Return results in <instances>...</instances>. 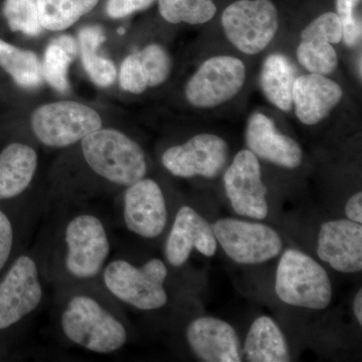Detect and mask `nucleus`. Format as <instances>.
Here are the masks:
<instances>
[{
    "label": "nucleus",
    "mask_w": 362,
    "mask_h": 362,
    "mask_svg": "<svg viewBox=\"0 0 362 362\" xmlns=\"http://www.w3.org/2000/svg\"><path fill=\"white\" fill-rule=\"evenodd\" d=\"M39 156L23 142H11L0 150V202L16 201L32 194Z\"/></svg>",
    "instance_id": "obj_21"
},
{
    "label": "nucleus",
    "mask_w": 362,
    "mask_h": 362,
    "mask_svg": "<svg viewBox=\"0 0 362 362\" xmlns=\"http://www.w3.org/2000/svg\"><path fill=\"white\" fill-rule=\"evenodd\" d=\"M230 156L223 138L201 133L182 144L164 150L161 164L171 175L180 178L204 177L213 180L225 170Z\"/></svg>",
    "instance_id": "obj_12"
},
{
    "label": "nucleus",
    "mask_w": 362,
    "mask_h": 362,
    "mask_svg": "<svg viewBox=\"0 0 362 362\" xmlns=\"http://www.w3.org/2000/svg\"><path fill=\"white\" fill-rule=\"evenodd\" d=\"M317 256L343 274L362 270V223L339 218L325 221L317 238Z\"/></svg>",
    "instance_id": "obj_18"
},
{
    "label": "nucleus",
    "mask_w": 362,
    "mask_h": 362,
    "mask_svg": "<svg viewBox=\"0 0 362 362\" xmlns=\"http://www.w3.org/2000/svg\"><path fill=\"white\" fill-rule=\"evenodd\" d=\"M115 240L111 221L90 202H61L45 209L33 246L54 289L100 280Z\"/></svg>",
    "instance_id": "obj_1"
},
{
    "label": "nucleus",
    "mask_w": 362,
    "mask_h": 362,
    "mask_svg": "<svg viewBox=\"0 0 362 362\" xmlns=\"http://www.w3.org/2000/svg\"><path fill=\"white\" fill-rule=\"evenodd\" d=\"M223 187L233 211L255 221L269 214L268 188L263 180L259 158L249 149L235 154L223 173Z\"/></svg>",
    "instance_id": "obj_14"
},
{
    "label": "nucleus",
    "mask_w": 362,
    "mask_h": 362,
    "mask_svg": "<svg viewBox=\"0 0 362 362\" xmlns=\"http://www.w3.org/2000/svg\"><path fill=\"white\" fill-rule=\"evenodd\" d=\"M297 77V69L291 59L283 54H272L262 65L259 86L272 105L279 110L289 112L293 107V85Z\"/></svg>",
    "instance_id": "obj_23"
},
{
    "label": "nucleus",
    "mask_w": 362,
    "mask_h": 362,
    "mask_svg": "<svg viewBox=\"0 0 362 362\" xmlns=\"http://www.w3.org/2000/svg\"><path fill=\"white\" fill-rule=\"evenodd\" d=\"M342 98L341 86L327 76L314 73L298 76L293 85L295 114L304 125L320 123L334 110Z\"/></svg>",
    "instance_id": "obj_20"
},
{
    "label": "nucleus",
    "mask_w": 362,
    "mask_h": 362,
    "mask_svg": "<svg viewBox=\"0 0 362 362\" xmlns=\"http://www.w3.org/2000/svg\"><path fill=\"white\" fill-rule=\"evenodd\" d=\"M163 239V259L173 269L182 268L194 250L206 257L218 251L213 226L189 204L178 206Z\"/></svg>",
    "instance_id": "obj_15"
},
{
    "label": "nucleus",
    "mask_w": 362,
    "mask_h": 362,
    "mask_svg": "<svg viewBox=\"0 0 362 362\" xmlns=\"http://www.w3.org/2000/svg\"><path fill=\"white\" fill-rule=\"evenodd\" d=\"M169 266L164 259L150 258L138 263L125 256L114 255L105 265L100 284L122 306L133 310H162L169 303Z\"/></svg>",
    "instance_id": "obj_5"
},
{
    "label": "nucleus",
    "mask_w": 362,
    "mask_h": 362,
    "mask_svg": "<svg viewBox=\"0 0 362 362\" xmlns=\"http://www.w3.org/2000/svg\"><path fill=\"white\" fill-rule=\"evenodd\" d=\"M156 0H109L107 13L112 18H122L137 11H144Z\"/></svg>",
    "instance_id": "obj_33"
},
{
    "label": "nucleus",
    "mask_w": 362,
    "mask_h": 362,
    "mask_svg": "<svg viewBox=\"0 0 362 362\" xmlns=\"http://www.w3.org/2000/svg\"><path fill=\"white\" fill-rule=\"evenodd\" d=\"M120 85L122 89L132 94H141L148 88L140 71L136 52L123 61L120 70Z\"/></svg>",
    "instance_id": "obj_32"
},
{
    "label": "nucleus",
    "mask_w": 362,
    "mask_h": 362,
    "mask_svg": "<svg viewBox=\"0 0 362 362\" xmlns=\"http://www.w3.org/2000/svg\"><path fill=\"white\" fill-rule=\"evenodd\" d=\"M159 13L170 23L204 25L216 16L214 0H158Z\"/></svg>",
    "instance_id": "obj_27"
},
{
    "label": "nucleus",
    "mask_w": 362,
    "mask_h": 362,
    "mask_svg": "<svg viewBox=\"0 0 362 362\" xmlns=\"http://www.w3.org/2000/svg\"><path fill=\"white\" fill-rule=\"evenodd\" d=\"M246 81L244 62L233 56L207 59L187 82L185 97L192 106L214 108L239 94Z\"/></svg>",
    "instance_id": "obj_11"
},
{
    "label": "nucleus",
    "mask_w": 362,
    "mask_h": 362,
    "mask_svg": "<svg viewBox=\"0 0 362 362\" xmlns=\"http://www.w3.org/2000/svg\"><path fill=\"white\" fill-rule=\"evenodd\" d=\"M75 57L64 49L54 40H52L45 52L42 63V77L54 88L61 93L69 90L68 70Z\"/></svg>",
    "instance_id": "obj_30"
},
{
    "label": "nucleus",
    "mask_w": 362,
    "mask_h": 362,
    "mask_svg": "<svg viewBox=\"0 0 362 362\" xmlns=\"http://www.w3.org/2000/svg\"><path fill=\"white\" fill-rule=\"evenodd\" d=\"M125 30H123V28H120V30H118V33H120V35H122Z\"/></svg>",
    "instance_id": "obj_36"
},
{
    "label": "nucleus",
    "mask_w": 362,
    "mask_h": 362,
    "mask_svg": "<svg viewBox=\"0 0 362 362\" xmlns=\"http://www.w3.org/2000/svg\"><path fill=\"white\" fill-rule=\"evenodd\" d=\"M342 40V26L337 14L328 11L317 16L300 35L296 56L309 73L327 76L338 66L334 45Z\"/></svg>",
    "instance_id": "obj_16"
},
{
    "label": "nucleus",
    "mask_w": 362,
    "mask_h": 362,
    "mask_svg": "<svg viewBox=\"0 0 362 362\" xmlns=\"http://www.w3.org/2000/svg\"><path fill=\"white\" fill-rule=\"evenodd\" d=\"M247 149L258 158L286 169H296L303 161V150L296 140L279 132L275 122L265 114L255 112L247 120Z\"/></svg>",
    "instance_id": "obj_19"
},
{
    "label": "nucleus",
    "mask_w": 362,
    "mask_h": 362,
    "mask_svg": "<svg viewBox=\"0 0 362 362\" xmlns=\"http://www.w3.org/2000/svg\"><path fill=\"white\" fill-rule=\"evenodd\" d=\"M54 321L66 344L93 354H116L130 341L122 305L99 281L54 289Z\"/></svg>",
    "instance_id": "obj_2"
},
{
    "label": "nucleus",
    "mask_w": 362,
    "mask_h": 362,
    "mask_svg": "<svg viewBox=\"0 0 362 362\" xmlns=\"http://www.w3.org/2000/svg\"><path fill=\"white\" fill-rule=\"evenodd\" d=\"M0 66L21 87L33 89L42 84V65L37 57L33 52L18 49L2 40H0Z\"/></svg>",
    "instance_id": "obj_25"
},
{
    "label": "nucleus",
    "mask_w": 362,
    "mask_h": 362,
    "mask_svg": "<svg viewBox=\"0 0 362 362\" xmlns=\"http://www.w3.org/2000/svg\"><path fill=\"white\" fill-rule=\"evenodd\" d=\"M83 65L90 80L99 87H109L115 82L116 66L111 59L98 54L105 35L99 26H87L78 33Z\"/></svg>",
    "instance_id": "obj_24"
},
{
    "label": "nucleus",
    "mask_w": 362,
    "mask_h": 362,
    "mask_svg": "<svg viewBox=\"0 0 362 362\" xmlns=\"http://www.w3.org/2000/svg\"><path fill=\"white\" fill-rule=\"evenodd\" d=\"M213 228L218 245L240 265L266 263L278 257L284 247L280 233L265 223L223 218Z\"/></svg>",
    "instance_id": "obj_9"
},
{
    "label": "nucleus",
    "mask_w": 362,
    "mask_h": 362,
    "mask_svg": "<svg viewBox=\"0 0 362 362\" xmlns=\"http://www.w3.org/2000/svg\"><path fill=\"white\" fill-rule=\"evenodd\" d=\"M221 25L235 49L254 56L275 39L280 25L278 8L272 0H237L223 11Z\"/></svg>",
    "instance_id": "obj_8"
},
{
    "label": "nucleus",
    "mask_w": 362,
    "mask_h": 362,
    "mask_svg": "<svg viewBox=\"0 0 362 362\" xmlns=\"http://www.w3.org/2000/svg\"><path fill=\"white\" fill-rule=\"evenodd\" d=\"M243 356L250 362L291 361L284 333L270 316H259L247 331Z\"/></svg>",
    "instance_id": "obj_22"
},
{
    "label": "nucleus",
    "mask_w": 362,
    "mask_h": 362,
    "mask_svg": "<svg viewBox=\"0 0 362 362\" xmlns=\"http://www.w3.org/2000/svg\"><path fill=\"white\" fill-rule=\"evenodd\" d=\"M32 128L37 139L45 146L65 148L101 129L102 119L86 105L57 102L45 105L35 112Z\"/></svg>",
    "instance_id": "obj_10"
},
{
    "label": "nucleus",
    "mask_w": 362,
    "mask_h": 362,
    "mask_svg": "<svg viewBox=\"0 0 362 362\" xmlns=\"http://www.w3.org/2000/svg\"><path fill=\"white\" fill-rule=\"evenodd\" d=\"M345 216L347 220L362 223V192H358L352 195L345 204Z\"/></svg>",
    "instance_id": "obj_34"
},
{
    "label": "nucleus",
    "mask_w": 362,
    "mask_h": 362,
    "mask_svg": "<svg viewBox=\"0 0 362 362\" xmlns=\"http://www.w3.org/2000/svg\"><path fill=\"white\" fill-rule=\"evenodd\" d=\"M354 314L357 323L362 325V289L358 290L354 300Z\"/></svg>",
    "instance_id": "obj_35"
},
{
    "label": "nucleus",
    "mask_w": 362,
    "mask_h": 362,
    "mask_svg": "<svg viewBox=\"0 0 362 362\" xmlns=\"http://www.w3.org/2000/svg\"><path fill=\"white\" fill-rule=\"evenodd\" d=\"M147 87L153 88L163 84L170 75L171 62L168 51L161 45L152 44L140 52H136Z\"/></svg>",
    "instance_id": "obj_28"
},
{
    "label": "nucleus",
    "mask_w": 362,
    "mask_h": 362,
    "mask_svg": "<svg viewBox=\"0 0 362 362\" xmlns=\"http://www.w3.org/2000/svg\"><path fill=\"white\" fill-rule=\"evenodd\" d=\"M4 13L13 32H21L32 37L42 32L37 0H6Z\"/></svg>",
    "instance_id": "obj_29"
},
{
    "label": "nucleus",
    "mask_w": 362,
    "mask_h": 362,
    "mask_svg": "<svg viewBox=\"0 0 362 362\" xmlns=\"http://www.w3.org/2000/svg\"><path fill=\"white\" fill-rule=\"evenodd\" d=\"M78 143L81 163L84 164L88 177L62 202H90L102 194L124 189L147 175L148 162L144 150L120 131L101 128Z\"/></svg>",
    "instance_id": "obj_3"
},
{
    "label": "nucleus",
    "mask_w": 362,
    "mask_h": 362,
    "mask_svg": "<svg viewBox=\"0 0 362 362\" xmlns=\"http://www.w3.org/2000/svg\"><path fill=\"white\" fill-rule=\"evenodd\" d=\"M185 341L199 361H243L239 334L230 323L211 316L197 317L185 328Z\"/></svg>",
    "instance_id": "obj_17"
},
{
    "label": "nucleus",
    "mask_w": 362,
    "mask_h": 362,
    "mask_svg": "<svg viewBox=\"0 0 362 362\" xmlns=\"http://www.w3.org/2000/svg\"><path fill=\"white\" fill-rule=\"evenodd\" d=\"M99 0H37L40 25L49 30L70 28L86 13H90Z\"/></svg>",
    "instance_id": "obj_26"
},
{
    "label": "nucleus",
    "mask_w": 362,
    "mask_h": 362,
    "mask_svg": "<svg viewBox=\"0 0 362 362\" xmlns=\"http://www.w3.org/2000/svg\"><path fill=\"white\" fill-rule=\"evenodd\" d=\"M45 285L39 255L33 245L0 276V358L9 356L44 306Z\"/></svg>",
    "instance_id": "obj_4"
},
{
    "label": "nucleus",
    "mask_w": 362,
    "mask_h": 362,
    "mask_svg": "<svg viewBox=\"0 0 362 362\" xmlns=\"http://www.w3.org/2000/svg\"><path fill=\"white\" fill-rule=\"evenodd\" d=\"M47 202V194L33 192L16 201L0 202V276L32 244Z\"/></svg>",
    "instance_id": "obj_13"
},
{
    "label": "nucleus",
    "mask_w": 362,
    "mask_h": 362,
    "mask_svg": "<svg viewBox=\"0 0 362 362\" xmlns=\"http://www.w3.org/2000/svg\"><path fill=\"white\" fill-rule=\"evenodd\" d=\"M275 292L283 303L309 310H324L332 301L327 271L306 252L287 249L279 261Z\"/></svg>",
    "instance_id": "obj_6"
},
{
    "label": "nucleus",
    "mask_w": 362,
    "mask_h": 362,
    "mask_svg": "<svg viewBox=\"0 0 362 362\" xmlns=\"http://www.w3.org/2000/svg\"><path fill=\"white\" fill-rule=\"evenodd\" d=\"M118 209L121 223L130 235L145 240L165 237L171 223L170 204L153 178L144 176L124 188Z\"/></svg>",
    "instance_id": "obj_7"
},
{
    "label": "nucleus",
    "mask_w": 362,
    "mask_h": 362,
    "mask_svg": "<svg viewBox=\"0 0 362 362\" xmlns=\"http://www.w3.org/2000/svg\"><path fill=\"white\" fill-rule=\"evenodd\" d=\"M362 0H337V13L342 26V40L349 47L361 45Z\"/></svg>",
    "instance_id": "obj_31"
}]
</instances>
